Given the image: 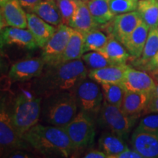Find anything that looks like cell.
Masks as SVG:
<instances>
[{
	"label": "cell",
	"mask_w": 158,
	"mask_h": 158,
	"mask_svg": "<svg viewBox=\"0 0 158 158\" xmlns=\"http://www.w3.org/2000/svg\"><path fill=\"white\" fill-rule=\"evenodd\" d=\"M87 76V68L81 59L45 65L42 74L35 79L33 89L41 98H48L73 91Z\"/></svg>",
	"instance_id": "obj_1"
},
{
	"label": "cell",
	"mask_w": 158,
	"mask_h": 158,
	"mask_svg": "<svg viewBox=\"0 0 158 158\" xmlns=\"http://www.w3.org/2000/svg\"><path fill=\"white\" fill-rule=\"evenodd\" d=\"M22 138L43 155L68 157L74 150L64 128L58 126L36 124L26 132Z\"/></svg>",
	"instance_id": "obj_2"
},
{
	"label": "cell",
	"mask_w": 158,
	"mask_h": 158,
	"mask_svg": "<svg viewBox=\"0 0 158 158\" xmlns=\"http://www.w3.org/2000/svg\"><path fill=\"white\" fill-rule=\"evenodd\" d=\"M41 100L42 98L30 86H21L17 92L10 113L13 125L21 137L38 122Z\"/></svg>",
	"instance_id": "obj_3"
},
{
	"label": "cell",
	"mask_w": 158,
	"mask_h": 158,
	"mask_svg": "<svg viewBox=\"0 0 158 158\" xmlns=\"http://www.w3.org/2000/svg\"><path fill=\"white\" fill-rule=\"evenodd\" d=\"M45 107V120L54 126L64 127L76 116L78 103L73 90L50 97Z\"/></svg>",
	"instance_id": "obj_4"
},
{
	"label": "cell",
	"mask_w": 158,
	"mask_h": 158,
	"mask_svg": "<svg viewBox=\"0 0 158 158\" xmlns=\"http://www.w3.org/2000/svg\"><path fill=\"white\" fill-rule=\"evenodd\" d=\"M138 117V116L127 115L120 107L103 100L99 121L102 127L103 126L110 132L122 138L130 133Z\"/></svg>",
	"instance_id": "obj_5"
},
{
	"label": "cell",
	"mask_w": 158,
	"mask_h": 158,
	"mask_svg": "<svg viewBox=\"0 0 158 158\" xmlns=\"http://www.w3.org/2000/svg\"><path fill=\"white\" fill-rule=\"evenodd\" d=\"M74 150L92 145L95 137V127L89 114L81 110L73 119L64 127Z\"/></svg>",
	"instance_id": "obj_6"
},
{
	"label": "cell",
	"mask_w": 158,
	"mask_h": 158,
	"mask_svg": "<svg viewBox=\"0 0 158 158\" xmlns=\"http://www.w3.org/2000/svg\"><path fill=\"white\" fill-rule=\"evenodd\" d=\"M0 145L2 155L5 153L9 155L14 151L27 149L29 146L17 132L12 122L10 110L3 102L0 110Z\"/></svg>",
	"instance_id": "obj_7"
},
{
	"label": "cell",
	"mask_w": 158,
	"mask_h": 158,
	"mask_svg": "<svg viewBox=\"0 0 158 158\" xmlns=\"http://www.w3.org/2000/svg\"><path fill=\"white\" fill-rule=\"evenodd\" d=\"M101 88V87H100ZM93 80L84 79L74 89L78 106L87 114L100 110L104 98L102 89Z\"/></svg>",
	"instance_id": "obj_8"
},
{
	"label": "cell",
	"mask_w": 158,
	"mask_h": 158,
	"mask_svg": "<svg viewBox=\"0 0 158 158\" xmlns=\"http://www.w3.org/2000/svg\"><path fill=\"white\" fill-rule=\"evenodd\" d=\"M73 29L62 23L56 27V30L48 43L43 48L42 57L45 65L55 64L62 56L70 40Z\"/></svg>",
	"instance_id": "obj_9"
},
{
	"label": "cell",
	"mask_w": 158,
	"mask_h": 158,
	"mask_svg": "<svg viewBox=\"0 0 158 158\" xmlns=\"http://www.w3.org/2000/svg\"><path fill=\"white\" fill-rule=\"evenodd\" d=\"M45 63L42 57H32L15 62L9 71V78L13 82H25L36 78L42 74Z\"/></svg>",
	"instance_id": "obj_10"
},
{
	"label": "cell",
	"mask_w": 158,
	"mask_h": 158,
	"mask_svg": "<svg viewBox=\"0 0 158 158\" xmlns=\"http://www.w3.org/2000/svg\"><path fill=\"white\" fill-rule=\"evenodd\" d=\"M142 21L137 10L116 15L109 21V31L122 44H124L131 33Z\"/></svg>",
	"instance_id": "obj_11"
},
{
	"label": "cell",
	"mask_w": 158,
	"mask_h": 158,
	"mask_svg": "<svg viewBox=\"0 0 158 158\" xmlns=\"http://www.w3.org/2000/svg\"><path fill=\"white\" fill-rule=\"evenodd\" d=\"M120 84L126 92H146L150 94L155 89L156 83L145 71L138 70L128 66Z\"/></svg>",
	"instance_id": "obj_12"
},
{
	"label": "cell",
	"mask_w": 158,
	"mask_h": 158,
	"mask_svg": "<svg viewBox=\"0 0 158 158\" xmlns=\"http://www.w3.org/2000/svg\"><path fill=\"white\" fill-rule=\"evenodd\" d=\"M16 45L27 50H34L37 45L28 29L7 27L1 29V47Z\"/></svg>",
	"instance_id": "obj_13"
},
{
	"label": "cell",
	"mask_w": 158,
	"mask_h": 158,
	"mask_svg": "<svg viewBox=\"0 0 158 158\" xmlns=\"http://www.w3.org/2000/svg\"><path fill=\"white\" fill-rule=\"evenodd\" d=\"M1 29L7 27L27 29V13L19 0H11L1 5Z\"/></svg>",
	"instance_id": "obj_14"
},
{
	"label": "cell",
	"mask_w": 158,
	"mask_h": 158,
	"mask_svg": "<svg viewBox=\"0 0 158 158\" xmlns=\"http://www.w3.org/2000/svg\"><path fill=\"white\" fill-rule=\"evenodd\" d=\"M27 29L34 37L37 46L43 48L56 30V27L47 23L34 13H27Z\"/></svg>",
	"instance_id": "obj_15"
},
{
	"label": "cell",
	"mask_w": 158,
	"mask_h": 158,
	"mask_svg": "<svg viewBox=\"0 0 158 158\" xmlns=\"http://www.w3.org/2000/svg\"><path fill=\"white\" fill-rule=\"evenodd\" d=\"M132 147L144 158H158V134L135 130L132 135Z\"/></svg>",
	"instance_id": "obj_16"
},
{
	"label": "cell",
	"mask_w": 158,
	"mask_h": 158,
	"mask_svg": "<svg viewBox=\"0 0 158 158\" xmlns=\"http://www.w3.org/2000/svg\"><path fill=\"white\" fill-rule=\"evenodd\" d=\"M129 65L127 64L110 65L100 69L88 71V77L94 81L102 84H120L123 80L124 72Z\"/></svg>",
	"instance_id": "obj_17"
},
{
	"label": "cell",
	"mask_w": 158,
	"mask_h": 158,
	"mask_svg": "<svg viewBox=\"0 0 158 158\" xmlns=\"http://www.w3.org/2000/svg\"><path fill=\"white\" fill-rule=\"evenodd\" d=\"M77 8L76 13L71 20L69 27L85 33L92 29H99L100 25L97 23L92 18L89 10L87 2L76 0Z\"/></svg>",
	"instance_id": "obj_18"
},
{
	"label": "cell",
	"mask_w": 158,
	"mask_h": 158,
	"mask_svg": "<svg viewBox=\"0 0 158 158\" xmlns=\"http://www.w3.org/2000/svg\"><path fill=\"white\" fill-rule=\"evenodd\" d=\"M149 31L148 26L141 21L135 30L131 33L124 44L129 52L130 57L137 59L141 56Z\"/></svg>",
	"instance_id": "obj_19"
},
{
	"label": "cell",
	"mask_w": 158,
	"mask_h": 158,
	"mask_svg": "<svg viewBox=\"0 0 158 158\" xmlns=\"http://www.w3.org/2000/svg\"><path fill=\"white\" fill-rule=\"evenodd\" d=\"M98 52L103 55L114 65L126 64L130 58L129 52L124 45L111 34H110L107 43Z\"/></svg>",
	"instance_id": "obj_20"
},
{
	"label": "cell",
	"mask_w": 158,
	"mask_h": 158,
	"mask_svg": "<svg viewBox=\"0 0 158 158\" xmlns=\"http://www.w3.org/2000/svg\"><path fill=\"white\" fill-rule=\"evenodd\" d=\"M150 98V94L146 92H126L121 106L127 115L138 116L143 114Z\"/></svg>",
	"instance_id": "obj_21"
},
{
	"label": "cell",
	"mask_w": 158,
	"mask_h": 158,
	"mask_svg": "<svg viewBox=\"0 0 158 158\" xmlns=\"http://www.w3.org/2000/svg\"><path fill=\"white\" fill-rule=\"evenodd\" d=\"M84 54V35L73 29L66 48L55 64L80 59Z\"/></svg>",
	"instance_id": "obj_22"
},
{
	"label": "cell",
	"mask_w": 158,
	"mask_h": 158,
	"mask_svg": "<svg viewBox=\"0 0 158 158\" xmlns=\"http://www.w3.org/2000/svg\"><path fill=\"white\" fill-rule=\"evenodd\" d=\"M32 13L54 27L62 23V15L56 0H43L35 7Z\"/></svg>",
	"instance_id": "obj_23"
},
{
	"label": "cell",
	"mask_w": 158,
	"mask_h": 158,
	"mask_svg": "<svg viewBox=\"0 0 158 158\" xmlns=\"http://www.w3.org/2000/svg\"><path fill=\"white\" fill-rule=\"evenodd\" d=\"M99 148L103 151L108 158H114L116 155L129 149L121 136L113 133H106L98 141Z\"/></svg>",
	"instance_id": "obj_24"
},
{
	"label": "cell",
	"mask_w": 158,
	"mask_h": 158,
	"mask_svg": "<svg viewBox=\"0 0 158 158\" xmlns=\"http://www.w3.org/2000/svg\"><path fill=\"white\" fill-rule=\"evenodd\" d=\"M137 11L149 30L158 27V0H139Z\"/></svg>",
	"instance_id": "obj_25"
},
{
	"label": "cell",
	"mask_w": 158,
	"mask_h": 158,
	"mask_svg": "<svg viewBox=\"0 0 158 158\" xmlns=\"http://www.w3.org/2000/svg\"><path fill=\"white\" fill-rule=\"evenodd\" d=\"M110 0H89L87 5L91 15L97 23L104 25L115 16L110 9Z\"/></svg>",
	"instance_id": "obj_26"
},
{
	"label": "cell",
	"mask_w": 158,
	"mask_h": 158,
	"mask_svg": "<svg viewBox=\"0 0 158 158\" xmlns=\"http://www.w3.org/2000/svg\"><path fill=\"white\" fill-rule=\"evenodd\" d=\"M84 35V53L100 50L109 40L110 34L106 35L99 29H92Z\"/></svg>",
	"instance_id": "obj_27"
},
{
	"label": "cell",
	"mask_w": 158,
	"mask_h": 158,
	"mask_svg": "<svg viewBox=\"0 0 158 158\" xmlns=\"http://www.w3.org/2000/svg\"><path fill=\"white\" fill-rule=\"evenodd\" d=\"M158 51V27L150 29L141 56L135 59L136 64L143 68L147 63L155 56Z\"/></svg>",
	"instance_id": "obj_28"
},
{
	"label": "cell",
	"mask_w": 158,
	"mask_h": 158,
	"mask_svg": "<svg viewBox=\"0 0 158 158\" xmlns=\"http://www.w3.org/2000/svg\"><path fill=\"white\" fill-rule=\"evenodd\" d=\"M104 100L109 104L121 108L126 91L120 84H100Z\"/></svg>",
	"instance_id": "obj_29"
},
{
	"label": "cell",
	"mask_w": 158,
	"mask_h": 158,
	"mask_svg": "<svg viewBox=\"0 0 158 158\" xmlns=\"http://www.w3.org/2000/svg\"><path fill=\"white\" fill-rule=\"evenodd\" d=\"M82 60L91 70L100 69L114 65L98 51H89L83 54Z\"/></svg>",
	"instance_id": "obj_30"
},
{
	"label": "cell",
	"mask_w": 158,
	"mask_h": 158,
	"mask_svg": "<svg viewBox=\"0 0 158 158\" xmlns=\"http://www.w3.org/2000/svg\"><path fill=\"white\" fill-rule=\"evenodd\" d=\"M139 0H110V9L114 15L137 10Z\"/></svg>",
	"instance_id": "obj_31"
},
{
	"label": "cell",
	"mask_w": 158,
	"mask_h": 158,
	"mask_svg": "<svg viewBox=\"0 0 158 158\" xmlns=\"http://www.w3.org/2000/svg\"><path fill=\"white\" fill-rule=\"evenodd\" d=\"M62 19V23L69 26L77 8L76 0H56Z\"/></svg>",
	"instance_id": "obj_32"
},
{
	"label": "cell",
	"mask_w": 158,
	"mask_h": 158,
	"mask_svg": "<svg viewBox=\"0 0 158 158\" xmlns=\"http://www.w3.org/2000/svg\"><path fill=\"white\" fill-rule=\"evenodd\" d=\"M138 131L158 134V114L152 113L141 118L137 128Z\"/></svg>",
	"instance_id": "obj_33"
},
{
	"label": "cell",
	"mask_w": 158,
	"mask_h": 158,
	"mask_svg": "<svg viewBox=\"0 0 158 158\" xmlns=\"http://www.w3.org/2000/svg\"><path fill=\"white\" fill-rule=\"evenodd\" d=\"M142 69L149 71L154 75H158V51L155 56L143 66Z\"/></svg>",
	"instance_id": "obj_34"
},
{
	"label": "cell",
	"mask_w": 158,
	"mask_h": 158,
	"mask_svg": "<svg viewBox=\"0 0 158 158\" xmlns=\"http://www.w3.org/2000/svg\"><path fill=\"white\" fill-rule=\"evenodd\" d=\"M156 113L158 114V98L150 95L149 101L143 114Z\"/></svg>",
	"instance_id": "obj_35"
},
{
	"label": "cell",
	"mask_w": 158,
	"mask_h": 158,
	"mask_svg": "<svg viewBox=\"0 0 158 158\" xmlns=\"http://www.w3.org/2000/svg\"><path fill=\"white\" fill-rule=\"evenodd\" d=\"M27 13H32L33 10L43 0H19Z\"/></svg>",
	"instance_id": "obj_36"
},
{
	"label": "cell",
	"mask_w": 158,
	"mask_h": 158,
	"mask_svg": "<svg viewBox=\"0 0 158 158\" xmlns=\"http://www.w3.org/2000/svg\"><path fill=\"white\" fill-rule=\"evenodd\" d=\"M114 158H143L139 152L135 151V149H127L125 151L122 152L118 155H116Z\"/></svg>",
	"instance_id": "obj_37"
},
{
	"label": "cell",
	"mask_w": 158,
	"mask_h": 158,
	"mask_svg": "<svg viewBox=\"0 0 158 158\" xmlns=\"http://www.w3.org/2000/svg\"><path fill=\"white\" fill-rule=\"evenodd\" d=\"M85 158H108L106 154L102 150H90L87 153L85 154Z\"/></svg>",
	"instance_id": "obj_38"
},
{
	"label": "cell",
	"mask_w": 158,
	"mask_h": 158,
	"mask_svg": "<svg viewBox=\"0 0 158 158\" xmlns=\"http://www.w3.org/2000/svg\"><path fill=\"white\" fill-rule=\"evenodd\" d=\"M9 155V157L12 158H27L30 157V156H29L28 154L23 152L22 151H20V150L13 152L10 154Z\"/></svg>",
	"instance_id": "obj_39"
},
{
	"label": "cell",
	"mask_w": 158,
	"mask_h": 158,
	"mask_svg": "<svg viewBox=\"0 0 158 158\" xmlns=\"http://www.w3.org/2000/svg\"><path fill=\"white\" fill-rule=\"evenodd\" d=\"M150 95L155 96V97H157V98H158V83H156L155 89H154L152 92L150 93Z\"/></svg>",
	"instance_id": "obj_40"
},
{
	"label": "cell",
	"mask_w": 158,
	"mask_h": 158,
	"mask_svg": "<svg viewBox=\"0 0 158 158\" xmlns=\"http://www.w3.org/2000/svg\"><path fill=\"white\" fill-rule=\"evenodd\" d=\"M11 1V0H0V5H2L4 4L7 2Z\"/></svg>",
	"instance_id": "obj_41"
},
{
	"label": "cell",
	"mask_w": 158,
	"mask_h": 158,
	"mask_svg": "<svg viewBox=\"0 0 158 158\" xmlns=\"http://www.w3.org/2000/svg\"><path fill=\"white\" fill-rule=\"evenodd\" d=\"M80 1H84V2H87L89 0H80Z\"/></svg>",
	"instance_id": "obj_42"
}]
</instances>
